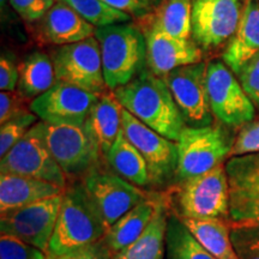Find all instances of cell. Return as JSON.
<instances>
[{
  "instance_id": "20",
  "label": "cell",
  "mask_w": 259,
  "mask_h": 259,
  "mask_svg": "<svg viewBox=\"0 0 259 259\" xmlns=\"http://www.w3.org/2000/svg\"><path fill=\"white\" fill-rule=\"evenodd\" d=\"M170 211L164 194L157 196L156 209L147 228L137 240L113 254L111 259H164L166 258V234Z\"/></svg>"
},
{
  "instance_id": "9",
  "label": "cell",
  "mask_w": 259,
  "mask_h": 259,
  "mask_svg": "<svg viewBox=\"0 0 259 259\" xmlns=\"http://www.w3.org/2000/svg\"><path fill=\"white\" fill-rule=\"evenodd\" d=\"M186 126L204 127L213 122L208 93V65L203 61L178 67L162 77Z\"/></svg>"
},
{
  "instance_id": "23",
  "label": "cell",
  "mask_w": 259,
  "mask_h": 259,
  "mask_svg": "<svg viewBox=\"0 0 259 259\" xmlns=\"http://www.w3.org/2000/svg\"><path fill=\"white\" fill-rule=\"evenodd\" d=\"M122 106L113 93H105L90 113L87 126L97 142L100 151L106 157L121 132Z\"/></svg>"
},
{
  "instance_id": "18",
  "label": "cell",
  "mask_w": 259,
  "mask_h": 259,
  "mask_svg": "<svg viewBox=\"0 0 259 259\" xmlns=\"http://www.w3.org/2000/svg\"><path fill=\"white\" fill-rule=\"evenodd\" d=\"M95 27L63 2H56L41 18L40 36L54 46L76 44L95 36Z\"/></svg>"
},
{
  "instance_id": "33",
  "label": "cell",
  "mask_w": 259,
  "mask_h": 259,
  "mask_svg": "<svg viewBox=\"0 0 259 259\" xmlns=\"http://www.w3.org/2000/svg\"><path fill=\"white\" fill-rule=\"evenodd\" d=\"M259 153V121H251L242 126L235 138L232 156Z\"/></svg>"
},
{
  "instance_id": "7",
  "label": "cell",
  "mask_w": 259,
  "mask_h": 259,
  "mask_svg": "<svg viewBox=\"0 0 259 259\" xmlns=\"http://www.w3.org/2000/svg\"><path fill=\"white\" fill-rule=\"evenodd\" d=\"M121 128L145 160L150 186L164 187L174 183L178 167L177 142L148 127L125 108H122Z\"/></svg>"
},
{
  "instance_id": "6",
  "label": "cell",
  "mask_w": 259,
  "mask_h": 259,
  "mask_svg": "<svg viewBox=\"0 0 259 259\" xmlns=\"http://www.w3.org/2000/svg\"><path fill=\"white\" fill-rule=\"evenodd\" d=\"M36 127L67 178H84L97 167L101 151L87 124L52 125L37 121Z\"/></svg>"
},
{
  "instance_id": "40",
  "label": "cell",
  "mask_w": 259,
  "mask_h": 259,
  "mask_svg": "<svg viewBox=\"0 0 259 259\" xmlns=\"http://www.w3.org/2000/svg\"><path fill=\"white\" fill-rule=\"evenodd\" d=\"M154 2H155V3H156V4H160V3L162 2V0H154Z\"/></svg>"
},
{
  "instance_id": "12",
  "label": "cell",
  "mask_w": 259,
  "mask_h": 259,
  "mask_svg": "<svg viewBox=\"0 0 259 259\" xmlns=\"http://www.w3.org/2000/svg\"><path fill=\"white\" fill-rule=\"evenodd\" d=\"M82 181L107 231L149 197L141 187L116 173L97 168L87 174Z\"/></svg>"
},
{
  "instance_id": "5",
  "label": "cell",
  "mask_w": 259,
  "mask_h": 259,
  "mask_svg": "<svg viewBox=\"0 0 259 259\" xmlns=\"http://www.w3.org/2000/svg\"><path fill=\"white\" fill-rule=\"evenodd\" d=\"M222 125L184 127L177 142L176 181L206 173L231 155L235 139Z\"/></svg>"
},
{
  "instance_id": "22",
  "label": "cell",
  "mask_w": 259,
  "mask_h": 259,
  "mask_svg": "<svg viewBox=\"0 0 259 259\" xmlns=\"http://www.w3.org/2000/svg\"><path fill=\"white\" fill-rule=\"evenodd\" d=\"M156 200L157 196L148 197L108 228L102 240L112 255L122 251L141 236L153 219Z\"/></svg>"
},
{
  "instance_id": "19",
  "label": "cell",
  "mask_w": 259,
  "mask_h": 259,
  "mask_svg": "<svg viewBox=\"0 0 259 259\" xmlns=\"http://www.w3.org/2000/svg\"><path fill=\"white\" fill-rule=\"evenodd\" d=\"M259 53V0H246L234 36L223 52V61L239 74L242 67Z\"/></svg>"
},
{
  "instance_id": "11",
  "label": "cell",
  "mask_w": 259,
  "mask_h": 259,
  "mask_svg": "<svg viewBox=\"0 0 259 259\" xmlns=\"http://www.w3.org/2000/svg\"><path fill=\"white\" fill-rule=\"evenodd\" d=\"M208 93L212 114L221 124L242 127L254 119L253 102L234 72L221 61L208 64Z\"/></svg>"
},
{
  "instance_id": "21",
  "label": "cell",
  "mask_w": 259,
  "mask_h": 259,
  "mask_svg": "<svg viewBox=\"0 0 259 259\" xmlns=\"http://www.w3.org/2000/svg\"><path fill=\"white\" fill-rule=\"evenodd\" d=\"M64 193V189L48 181L30 177L2 174L0 176V211L22 208L38 200Z\"/></svg>"
},
{
  "instance_id": "39",
  "label": "cell",
  "mask_w": 259,
  "mask_h": 259,
  "mask_svg": "<svg viewBox=\"0 0 259 259\" xmlns=\"http://www.w3.org/2000/svg\"><path fill=\"white\" fill-rule=\"evenodd\" d=\"M19 79L18 67L6 57L0 60V89L2 92H15Z\"/></svg>"
},
{
  "instance_id": "26",
  "label": "cell",
  "mask_w": 259,
  "mask_h": 259,
  "mask_svg": "<svg viewBox=\"0 0 259 259\" xmlns=\"http://www.w3.org/2000/svg\"><path fill=\"white\" fill-rule=\"evenodd\" d=\"M105 158L118 176L138 187L150 186L145 160L137 148L126 138L122 128Z\"/></svg>"
},
{
  "instance_id": "28",
  "label": "cell",
  "mask_w": 259,
  "mask_h": 259,
  "mask_svg": "<svg viewBox=\"0 0 259 259\" xmlns=\"http://www.w3.org/2000/svg\"><path fill=\"white\" fill-rule=\"evenodd\" d=\"M164 259H218L191 234L183 221L170 212L166 234Z\"/></svg>"
},
{
  "instance_id": "1",
  "label": "cell",
  "mask_w": 259,
  "mask_h": 259,
  "mask_svg": "<svg viewBox=\"0 0 259 259\" xmlns=\"http://www.w3.org/2000/svg\"><path fill=\"white\" fill-rule=\"evenodd\" d=\"M126 111L157 134L178 142L185 120L167 84L161 77L145 69L125 85L113 90Z\"/></svg>"
},
{
  "instance_id": "3",
  "label": "cell",
  "mask_w": 259,
  "mask_h": 259,
  "mask_svg": "<svg viewBox=\"0 0 259 259\" xmlns=\"http://www.w3.org/2000/svg\"><path fill=\"white\" fill-rule=\"evenodd\" d=\"M164 198L179 219H219L229 222V183L223 163L206 173L176 181Z\"/></svg>"
},
{
  "instance_id": "13",
  "label": "cell",
  "mask_w": 259,
  "mask_h": 259,
  "mask_svg": "<svg viewBox=\"0 0 259 259\" xmlns=\"http://www.w3.org/2000/svg\"><path fill=\"white\" fill-rule=\"evenodd\" d=\"M2 174L30 177L67 187V177L61 169L35 124L0 161Z\"/></svg>"
},
{
  "instance_id": "10",
  "label": "cell",
  "mask_w": 259,
  "mask_h": 259,
  "mask_svg": "<svg viewBox=\"0 0 259 259\" xmlns=\"http://www.w3.org/2000/svg\"><path fill=\"white\" fill-rule=\"evenodd\" d=\"M229 183V225L259 231V153L233 156L226 163Z\"/></svg>"
},
{
  "instance_id": "36",
  "label": "cell",
  "mask_w": 259,
  "mask_h": 259,
  "mask_svg": "<svg viewBox=\"0 0 259 259\" xmlns=\"http://www.w3.org/2000/svg\"><path fill=\"white\" fill-rule=\"evenodd\" d=\"M25 100L18 92H2L0 94V124H5L16 116L30 111L25 106Z\"/></svg>"
},
{
  "instance_id": "32",
  "label": "cell",
  "mask_w": 259,
  "mask_h": 259,
  "mask_svg": "<svg viewBox=\"0 0 259 259\" xmlns=\"http://www.w3.org/2000/svg\"><path fill=\"white\" fill-rule=\"evenodd\" d=\"M47 252L24 242L15 236L2 235L0 259H48Z\"/></svg>"
},
{
  "instance_id": "2",
  "label": "cell",
  "mask_w": 259,
  "mask_h": 259,
  "mask_svg": "<svg viewBox=\"0 0 259 259\" xmlns=\"http://www.w3.org/2000/svg\"><path fill=\"white\" fill-rule=\"evenodd\" d=\"M107 232L83 181L67 185L47 254L58 258L101 241Z\"/></svg>"
},
{
  "instance_id": "15",
  "label": "cell",
  "mask_w": 259,
  "mask_h": 259,
  "mask_svg": "<svg viewBox=\"0 0 259 259\" xmlns=\"http://www.w3.org/2000/svg\"><path fill=\"white\" fill-rule=\"evenodd\" d=\"M99 99V95L57 80L48 92L32 100L29 109L47 124L82 126Z\"/></svg>"
},
{
  "instance_id": "29",
  "label": "cell",
  "mask_w": 259,
  "mask_h": 259,
  "mask_svg": "<svg viewBox=\"0 0 259 259\" xmlns=\"http://www.w3.org/2000/svg\"><path fill=\"white\" fill-rule=\"evenodd\" d=\"M56 2H63L71 6L77 14L82 16L88 23L95 28L128 23L132 19L130 15L107 5L102 0H56Z\"/></svg>"
},
{
  "instance_id": "35",
  "label": "cell",
  "mask_w": 259,
  "mask_h": 259,
  "mask_svg": "<svg viewBox=\"0 0 259 259\" xmlns=\"http://www.w3.org/2000/svg\"><path fill=\"white\" fill-rule=\"evenodd\" d=\"M54 3L56 0H10L12 9L27 22L40 21Z\"/></svg>"
},
{
  "instance_id": "14",
  "label": "cell",
  "mask_w": 259,
  "mask_h": 259,
  "mask_svg": "<svg viewBox=\"0 0 259 259\" xmlns=\"http://www.w3.org/2000/svg\"><path fill=\"white\" fill-rule=\"evenodd\" d=\"M63 194L2 213V235L15 236L47 252L59 215Z\"/></svg>"
},
{
  "instance_id": "41",
  "label": "cell",
  "mask_w": 259,
  "mask_h": 259,
  "mask_svg": "<svg viewBox=\"0 0 259 259\" xmlns=\"http://www.w3.org/2000/svg\"><path fill=\"white\" fill-rule=\"evenodd\" d=\"M48 259H50V258H48Z\"/></svg>"
},
{
  "instance_id": "34",
  "label": "cell",
  "mask_w": 259,
  "mask_h": 259,
  "mask_svg": "<svg viewBox=\"0 0 259 259\" xmlns=\"http://www.w3.org/2000/svg\"><path fill=\"white\" fill-rule=\"evenodd\" d=\"M238 77L242 88L259 111V53L242 67Z\"/></svg>"
},
{
  "instance_id": "4",
  "label": "cell",
  "mask_w": 259,
  "mask_h": 259,
  "mask_svg": "<svg viewBox=\"0 0 259 259\" xmlns=\"http://www.w3.org/2000/svg\"><path fill=\"white\" fill-rule=\"evenodd\" d=\"M95 37L108 89L125 85L148 69L145 35L138 25L128 22L96 28Z\"/></svg>"
},
{
  "instance_id": "38",
  "label": "cell",
  "mask_w": 259,
  "mask_h": 259,
  "mask_svg": "<svg viewBox=\"0 0 259 259\" xmlns=\"http://www.w3.org/2000/svg\"><path fill=\"white\" fill-rule=\"evenodd\" d=\"M112 253L108 250L103 240L96 242V244L90 245L88 247L80 248L74 252H71L69 254L61 255L58 258L50 259H111Z\"/></svg>"
},
{
  "instance_id": "37",
  "label": "cell",
  "mask_w": 259,
  "mask_h": 259,
  "mask_svg": "<svg viewBox=\"0 0 259 259\" xmlns=\"http://www.w3.org/2000/svg\"><path fill=\"white\" fill-rule=\"evenodd\" d=\"M107 5L125 12L131 17L145 18L156 9L154 0H102Z\"/></svg>"
},
{
  "instance_id": "8",
  "label": "cell",
  "mask_w": 259,
  "mask_h": 259,
  "mask_svg": "<svg viewBox=\"0 0 259 259\" xmlns=\"http://www.w3.org/2000/svg\"><path fill=\"white\" fill-rule=\"evenodd\" d=\"M58 80L101 96L108 89L103 74L101 50L95 36L59 46L52 54Z\"/></svg>"
},
{
  "instance_id": "16",
  "label": "cell",
  "mask_w": 259,
  "mask_h": 259,
  "mask_svg": "<svg viewBox=\"0 0 259 259\" xmlns=\"http://www.w3.org/2000/svg\"><path fill=\"white\" fill-rule=\"evenodd\" d=\"M242 10L241 0H192L193 41L204 50H210L231 40Z\"/></svg>"
},
{
  "instance_id": "27",
  "label": "cell",
  "mask_w": 259,
  "mask_h": 259,
  "mask_svg": "<svg viewBox=\"0 0 259 259\" xmlns=\"http://www.w3.org/2000/svg\"><path fill=\"white\" fill-rule=\"evenodd\" d=\"M148 17H151L149 28L185 40L192 35V0H162Z\"/></svg>"
},
{
  "instance_id": "25",
  "label": "cell",
  "mask_w": 259,
  "mask_h": 259,
  "mask_svg": "<svg viewBox=\"0 0 259 259\" xmlns=\"http://www.w3.org/2000/svg\"><path fill=\"white\" fill-rule=\"evenodd\" d=\"M18 73L17 92L30 102L48 92L58 80L52 58L42 52L29 54L18 65Z\"/></svg>"
},
{
  "instance_id": "31",
  "label": "cell",
  "mask_w": 259,
  "mask_h": 259,
  "mask_svg": "<svg viewBox=\"0 0 259 259\" xmlns=\"http://www.w3.org/2000/svg\"><path fill=\"white\" fill-rule=\"evenodd\" d=\"M231 238L239 259H259V231L250 227H231Z\"/></svg>"
},
{
  "instance_id": "30",
  "label": "cell",
  "mask_w": 259,
  "mask_h": 259,
  "mask_svg": "<svg viewBox=\"0 0 259 259\" xmlns=\"http://www.w3.org/2000/svg\"><path fill=\"white\" fill-rule=\"evenodd\" d=\"M37 122V116L31 111L21 114L0 126V156L6 154L28 134Z\"/></svg>"
},
{
  "instance_id": "24",
  "label": "cell",
  "mask_w": 259,
  "mask_h": 259,
  "mask_svg": "<svg viewBox=\"0 0 259 259\" xmlns=\"http://www.w3.org/2000/svg\"><path fill=\"white\" fill-rule=\"evenodd\" d=\"M193 238L218 259H239L229 222L219 219H180Z\"/></svg>"
},
{
  "instance_id": "17",
  "label": "cell",
  "mask_w": 259,
  "mask_h": 259,
  "mask_svg": "<svg viewBox=\"0 0 259 259\" xmlns=\"http://www.w3.org/2000/svg\"><path fill=\"white\" fill-rule=\"evenodd\" d=\"M147 44V67L158 77L178 67L202 61V51L194 41L185 40L154 28L144 32Z\"/></svg>"
}]
</instances>
